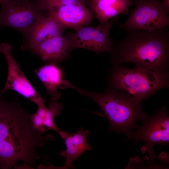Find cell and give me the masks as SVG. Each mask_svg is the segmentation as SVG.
<instances>
[{
	"mask_svg": "<svg viewBox=\"0 0 169 169\" xmlns=\"http://www.w3.org/2000/svg\"><path fill=\"white\" fill-rule=\"evenodd\" d=\"M3 95L0 92V167L10 169L22 161L26 167L33 168L39 149L54 136L39 133L17 97L8 102Z\"/></svg>",
	"mask_w": 169,
	"mask_h": 169,
	"instance_id": "cell-1",
	"label": "cell"
},
{
	"mask_svg": "<svg viewBox=\"0 0 169 169\" xmlns=\"http://www.w3.org/2000/svg\"><path fill=\"white\" fill-rule=\"evenodd\" d=\"M124 40L112 44L111 63L113 67L123 63L159 72L168 71L169 31L166 27L148 32H127Z\"/></svg>",
	"mask_w": 169,
	"mask_h": 169,
	"instance_id": "cell-2",
	"label": "cell"
},
{
	"mask_svg": "<svg viewBox=\"0 0 169 169\" xmlns=\"http://www.w3.org/2000/svg\"><path fill=\"white\" fill-rule=\"evenodd\" d=\"M80 95L88 97L99 105L109 123L110 130L127 135L149 117L143 110L140 102L127 93L108 88L104 91L94 92L74 86Z\"/></svg>",
	"mask_w": 169,
	"mask_h": 169,
	"instance_id": "cell-3",
	"label": "cell"
},
{
	"mask_svg": "<svg viewBox=\"0 0 169 169\" xmlns=\"http://www.w3.org/2000/svg\"><path fill=\"white\" fill-rule=\"evenodd\" d=\"M109 88L125 92L140 102L169 86V72H159L136 66L113 67L108 77Z\"/></svg>",
	"mask_w": 169,
	"mask_h": 169,
	"instance_id": "cell-4",
	"label": "cell"
},
{
	"mask_svg": "<svg viewBox=\"0 0 169 169\" xmlns=\"http://www.w3.org/2000/svg\"><path fill=\"white\" fill-rule=\"evenodd\" d=\"M136 7L130 12L126 21L120 28L127 32H151L162 29L169 24V9L158 0H133Z\"/></svg>",
	"mask_w": 169,
	"mask_h": 169,
	"instance_id": "cell-5",
	"label": "cell"
},
{
	"mask_svg": "<svg viewBox=\"0 0 169 169\" xmlns=\"http://www.w3.org/2000/svg\"><path fill=\"white\" fill-rule=\"evenodd\" d=\"M136 130L128 135V139L138 143L144 141L145 144L141 151H147L151 160L156 156L153 151L155 145H165L169 141V118L166 107L158 110L151 118H149L142 125H137Z\"/></svg>",
	"mask_w": 169,
	"mask_h": 169,
	"instance_id": "cell-6",
	"label": "cell"
},
{
	"mask_svg": "<svg viewBox=\"0 0 169 169\" xmlns=\"http://www.w3.org/2000/svg\"><path fill=\"white\" fill-rule=\"evenodd\" d=\"M116 19L115 17L105 23L94 27H82L75 30L74 33L67 34L65 37L68 41L70 51L82 48L96 53L107 52L112 55L113 47L109 38L110 32Z\"/></svg>",
	"mask_w": 169,
	"mask_h": 169,
	"instance_id": "cell-7",
	"label": "cell"
},
{
	"mask_svg": "<svg viewBox=\"0 0 169 169\" xmlns=\"http://www.w3.org/2000/svg\"><path fill=\"white\" fill-rule=\"evenodd\" d=\"M0 12V27L12 28L24 33L44 13L34 0H3Z\"/></svg>",
	"mask_w": 169,
	"mask_h": 169,
	"instance_id": "cell-8",
	"label": "cell"
},
{
	"mask_svg": "<svg viewBox=\"0 0 169 169\" xmlns=\"http://www.w3.org/2000/svg\"><path fill=\"white\" fill-rule=\"evenodd\" d=\"M12 46L4 43L0 45V52L4 56L8 65V75L5 85L0 92L3 94L8 90H12L37 105L45 102L36 90L20 69L18 64L11 54Z\"/></svg>",
	"mask_w": 169,
	"mask_h": 169,
	"instance_id": "cell-9",
	"label": "cell"
},
{
	"mask_svg": "<svg viewBox=\"0 0 169 169\" xmlns=\"http://www.w3.org/2000/svg\"><path fill=\"white\" fill-rule=\"evenodd\" d=\"M46 13L54 18L64 28L75 30L89 26L95 18L90 9L82 3L59 6Z\"/></svg>",
	"mask_w": 169,
	"mask_h": 169,
	"instance_id": "cell-10",
	"label": "cell"
},
{
	"mask_svg": "<svg viewBox=\"0 0 169 169\" xmlns=\"http://www.w3.org/2000/svg\"><path fill=\"white\" fill-rule=\"evenodd\" d=\"M64 29L54 18L44 13L23 33L24 43L22 48L30 50L44 40L62 35Z\"/></svg>",
	"mask_w": 169,
	"mask_h": 169,
	"instance_id": "cell-11",
	"label": "cell"
},
{
	"mask_svg": "<svg viewBox=\"0 0 169 169\" xmlns=\"http://www.w3.org/2000/svg\"><path fill=\"white\" fill-rule=\"evenodd\" d=\"M55 62H50L33 70L46 88L52 101L61 95L59 89L70 88L72 84L64 77L63 71Z\"/></svg>",
	"mask_w": 169,
	"mask_h": 169,
	"instance_id": "cell-12",
	"label": "cell"
},
{
	"mask_svg": "<svg viewBox=\"0 0 169 169\" xmlns=\"http://www.w3.org/2000/svg\"><path fill=\"white\" fill-rule=\"evenodd\" d=\"M58 132L64 141L66 147L65 150L60 153V155L65 159L64 166V168H72L73 161L77 160L85 151L92 149L87 140L89 131L88 130H84L81 127L75 133L59 130Z\"/></svg>",
	"mask_w": 169,
	"mask_h": 169,
	"instance_id": "cell-13",
	"label": "cell"
},
{
	"mask_svg": "<svg viewBox=\"0 0 169 169\" xmlns=\"http://www.w3.org/2000/svg\"><path fill=\"white\" fill-rule=\"evenodd\" d=\"M30 51L45 62L57 63L64 59L70 52L68 41L62 35L44 40Z\"/></svg>",
	"mask_w": 169,
	"mask_h": 169,
	"instance_id": "cell-14",
	"label": "cell"
},
{
	"mask_svg": "<svg viewBox=\"0 0 169 169\" xmlns=\"http://www.w3.org/2000/svg\"><path fill=\"white\" fill-rule=\"evenodd\" d=\"M133 0H98L89 9L100 24L107 23L109 20L119 14L129 13L130 6Z\"/></svg>",
	"mask_w": 169,
	"mask_h": 169,
	"instance_id": "cell-15",
	"label": "cell"
},
{
	"mask_svg": "<svg viewBox=\"0 0 169 169\" xmlns=\"http://www.w3.org/2000/svg\"><path fill=\"white\" fill-rule=\"evenodd\" d=\"M63 106L64 105L57 100L49 102L43 120L44 125L47 131L52 130L58 132L59 130L55 124L54 118L61 114Z\"/></svg>",
	"mask_w": 169,
	"mask_h": 169,
	"instance_id": "cell-16",
	"label": "cell"
},
{
	"mask_svg": "<svg viewBox=\"0 0 169 169\" xmlns=\"http://www.w3.org/2000/svg\"><path fill=\"white\" fill-rule=\"evenodd\" d=\"M34 0L39 10L44 13L51 11L54 8L59 6L82 3L79 0Z\"/></svg>",
	"mask_w": 169,
	"mask_h": 169,
	"instance_id": "cell-17",
	"label": "cell"
},
{
	"mask_svg": "<svg viewBox=\"0 0 169 169\" xmlns=\"http://www.w3.org/2000/svg\"><path fill=\"white\" fill-rule=\"evenodd\" d=\"M29 118L31 122L37 131L41 134L47 130L45 128L43 119L36 112L32 115H30Z\"/></svg>",
	"mask_w": 169,
	"mask_h": 169,
	"instance_id": "cell-18",
	"label": "cell"
},
{
	"mask_svg": "<svg viewBox=\"0 0 169 169\" xmlns=\"http://www.w3.org/2000/svg\"><path fill=\"white\" fill-rule=\"evenodd\" d=\"M98 0H87L86 5L90 8Z\"/></svg>",
	"mask_w": 169,
	"mask_h": 169,
	"instance_id": "cell-19",
	"label": "cell"
},
{
	"mask_svg": "<svg viewBox=\"0 0 169 169\" xmlns=\"http://www.w3.org/2000/svg\"><path fill=\"white\" fill-rule=\"evenodd\" d=\"M161 1L164 6L167 8L169 9V0H163Z\"/></svg>",
	"mask_w": 169,
	"mask_h": 169,
	"instance_id": "cell-20",
	"label": "cell"
},
{
	"mask_svg": "<svg viewBox=\"0 0 169 169\" xmlns=\"http://www.w3.org/2000/svg\"><path fill=\"white\" fill-rule=\"evenodd\" d=\"M83 4L85 5L86 0H79Z\"/></svg>",
	"mask_w": 169,
	"mask_h": 169,
	"instance_id": "cell-21",
	"label": "cell"
},
{
	"mask_svg": "<svg viewBox=\"0 0 169 169\" xmlns=\"http://www.w3.org/2000/svg\"><path fill=\"white\" fill-rule=\"evenodd\" d=\"M3 0H0V2H1Z\"/></svg>",
	"mask_w": 169,
	"mask_h": 169,
	"instance_id": "cell-22",
	"label": "cell"
}]
</instances>
